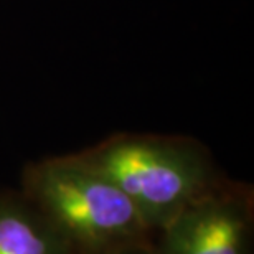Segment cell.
<instances>
[{"instance_id":"6da1fadb","label":"cell","mask_w":254,"mask_h":254,"mask_svg":"<svg viewBox=\"0 0 254 254\" xmlns=\"http://www.w3.org/2000/svg\"><path fill=\"white\" fill-rule=\"evenodd\" d=\"M127 196L150 235L226 179L185 135L121 132L79 152Z\"/></svg>"},{"instance_id":"7a4b0ae2","label":"cell","mask_w":254,"mask_h":254,"mask_svg":"<svg viewBox=\"0 0 254 254\" xmlns=\"http://www.w3.org/2000/svg\"><path fill=\"white\" fill-rule=\"evenodd\" d=\"M20 191L62 233L74 254H111L150 241L127 196L78 154L28 164Z\"/></svg>"},{"instance_id":"3957f363","label":"cell","mask_w":254,"mask_h":254,"mask_svg":"<svg viewBox=\"0 0 254 254\" xmlns=\"http://www.w3.org/2000/svg\"><path fill=\"white\" fill-rule=\"evenodd\" d=\"M152 254H254V191L225 179L150 236Z\"/></svg>"},{"instance_id":"277c9868","label":"cell","mask_w":254,"mask_h":254,"mask_svg":"<svg viewBox=\"0 0 254 254\" xmlns=\"http://www.w3.org/2000/svg\"><path fill=\"white\" fill-rule=\"evenodd\" d=\"M0 254H74L20 190L0 191Z\"/></svg>"},{"instance_id":"5b68a950","label":"cell","mask_w":254,"mask_h":254,"mask_svg":"<svg viewBox=\"0 0 254 254\" xmlns=\"http://www.w3.org/2000/svg\"><path fill=\"white\" fill-rule=\"evenodd\" d=\"M111 254H152L150 250V241H142V243H134V245L124 246L121 250L111 253Z\"/></svg>"}]
</instances>
